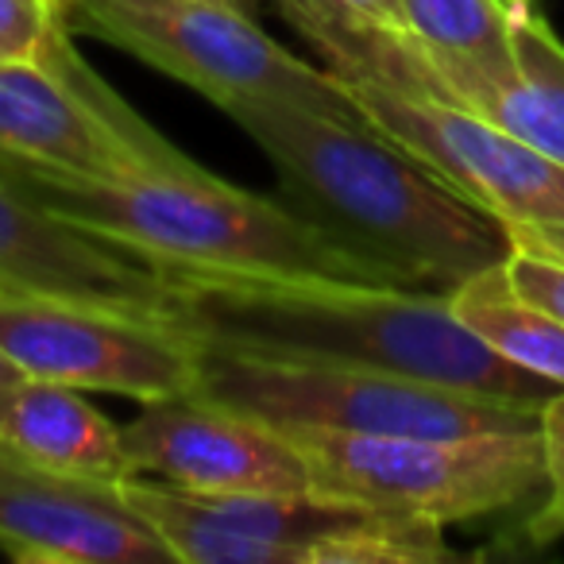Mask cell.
Listing matches in <instances>:
<instances>
[{
    "label": "cell",
    "instance_id": "7402d4cb",
    "mask_svg": "<svg viewBox=\"0 0 564 564\" xmlns=\"http://www.w3.org/2000/svg\"><path fill=\"white\" fill-rule=\"evenodd\" d=\"M510 232L564 259V225H510Z\"/></svg>",
    "mask_w": 564,
    "mask_h": 564
},
{
    "label": "cell",
    "instance_id": "277c9868",
    "mask_svg": "<svg viewBox=\"0 0 564 564\" xmlns=\"http://www.w3.org/2000/svg\"><path fill=\"white\" fill-rule=\"evenodd\" d=\"M202 348L197 399L243 410L279 430L360 433V437H468L538 430L541 410L453 391L410 376L337 364Z\"/></svg>",
    "mask_w": 564,
    "mask_h": 564
},
{
    "label": "cell",
    "instance_id": "30bf717a",
    "mask_svg": "<svg viewBox=\"0 0 564 564\" xmlns=\"http://www.w3.org/2000/svg\"><path fill=\"white\" fill-rule=\"evenodd\" d=\"M345 82V78H340ZM364 120L507 225H564V166L464 105L345 82Z\"/></svg>",
    "mask_w": 564,
    "mask_h": 564
},
{
    "label": "cell",
    "instance_id": "9a60e30c",
    "mask_svg": "<svg viewBox=\"0 0 564 564\" xmlns=\"http://www.w3.org/2000/svg\"><path fill=\"white\" fill-rule=\"evenodd\" d=\"M0 453L89 484L117 487L135 476L117 422H109L78 387L32 376L0 387Z\"/></svg>",
    "mask_w": 564,
    "mask_h": 564
},
{
    "label": "cell",
    "instance_id": "ffe728a7",
    "mask_svg": "<svg viewBox=\"0 0 564 564\" xmlns=\"http://www.w3.org/2000/svg\"><path fill=\"white\" fill-rule=\"evenodd\" d=\"M63 20V0H0V58H40Z\"/></svg>",
    "mask_w": 564,
    "mask_h": 564
},
{
    "label": "cell",
    "instance_id": "4fadbf2b",
    "mask_svg": "<svg viewBox=\"0 0 564 564\" xmlns=\"http://www.w3.org/2000/svg\"><path fill=\"white\" fill-rule=\"evenodd\" d=\"M0 553L20 564L174 561L117 487L55 476L0 453Z\"/></svg>",
    "mask_w": 564,
    "mask_h": 564
},
{
    "label": "cell",
    "instance_id": "52a82bcc",
    "mask_svg": "<svg viewBox=\"0 0 564 564\" xmlns=\"http://www.w3.org/2000/svg\"><path fill=\"white\" fill-rule=\"evenodd\" d=\"M70 35L63 20L40 58H0V159L94 178L194 163L89 70Z\"/></svg>",
    "mask_w": 564,
    "mask_h": 564
},
{
    "label": "cell",
    "instance_id": "44dd1931",
    "mask_svg": "<svg viewBox=\"0 0 564 564\" xmlns=\"http://www.w3.org/2000/svg\"><path fill=\"white\" fill-rule=\"evenodd\" d=\"M282 17H317V20H348V24H371L406 32V9L402 0H274Z\"/></svg>",
    "mask_w": 564,
    "mask_h": 564
},
{
    "label": "cell",
    "instance_id": "2e32d148",
    "mask_svg": "<svg viewBox=\"0 0 564 564\" xmlns=\"http://www.w3.org/2000/svg\"><path fill=\"white\" fill-rule=\"evenodd\" d=\"M448 302L456 317L495 352L564 391V322L525 302L510 286L507 267L495 263L464 279L456 291H448Z\"/></svg>",
    "mask_w": 564,
    "mask_h": 564
},
{
    "label": "cell",
    "instance_id": "8fae6325",
    "mask_svg": "<svg viewBox=\"0 0 564 564\" xmlns=\"http://www.w3.org/2000/svg\"><path fill=\"white\" fill-rule=\"evenodd\" d=\"M120 441L135 476L151 471L194 495H286L322 487L314 464L286 430L197 394L143 402L140 414L120 425Z\"/></svg>",
    "mask_w": 564,
    "mask_h": 564
},
{
    "label": "cell",
    "instance_id": "603a6c76",
    "mask_svg": "<svg viewBox=\"0 0 564 564\" xmlns=\"http://www.w3.org/2000/svg\"><path fill=\"white\" fill-rule=\"evenodd\" d=\"M140 4H182V0H140ZM209 4H228V9H240L259 17V0H209Z\"/></svg>",
    "mask_w": 564,
    "mask_h": 564
},
{
    "label": "cell",
    "instance_id": "e0dca14e",
    "mask_svg": "<svg viewBox=\"0 0 564 564\" xmlns=\"http://www.w3.org/2000/svg\"><path fill=\"white\" fill-rule=\"evenodd\" d=\"M406 32L425 47L499 66L514 58L510 17L495 0H402Z\"/></svg>",
    "mask_w": 564,
    "mask_h": 564
},
{
    "label": "cell",
    "instance_id": "3957f363",
    "mask_svg": "<svg viewBox=\"0 0 564 564\" xmlns=\"http://www.w3.org/2000/svg\"><path fill=\"white\" fill-rule=\"evenodd\" d=\"M28 197L55 217L163 267H194L263 279H337L387 286L322 228L251 189L228 186L205 166L140 171L117 178L66 174L0 159Z\"/></svg>",
    "mask_w": 564,
    "mask_h": 564
},
{
    "label": "cell",
    "instance_id": "d4e9b609",
    "mask_svg": "<svg viewBox=\"0 0 564 564\" xmlns=\"http://www.w3.org/2000/svg\"><path fill=\"white\" fill-rule=\"evenodd\" d=\"M17 379H24V371L17 368V364L9 360V356L0 352V387H9V383H17Z\"/></svg>",
    "mask_w": 564,
    "mask_h": 564
},
{
    "label": "cell",
    "instance_id": "7a4b0ae2",
    "mask_svg": "<svg viewBox=\"0 0 564 564\" xmlns=\"http://www.w3.org/2000/svg\"><path fill=\"white\" fill-rule=\"evenodd\" d=\"M228 117L279 174L282 202L387 286L456 291L510 256V225L371 124L286 101H248Z\"/></svg>",
    "mask_w": 564,
    "mask_h": 564
},
{
    "label": "cell",
    "instance_id": "8992f818",
    "mask_svg": "<svg viewBox=\"0 0 564 564\" xmlns=\"http://www.w3.org/2000/svg\"><path fill=\"white\" fill-rule=\"evenodd\" d=\"M286 433L314 464L325 491L383 502L441 525L507 514L545 495V448L538 430L468 437Z\"/></svg>",
    "mask_w": 564,
    "mask_h": 564
},
{
    "label": "cell",
    "instance_id": "ba28073f",
    "mask_svg": "<svg viewBox=\"0 0 564 564\" xmlns=\"http://www.w3.org/2000/svg\"><path fill=\"white\" fill-rule=\"evenodd\" d=\"M0 352L32 379L140 406L194 394L202 376V348L163 317L43 294H0Z\"/></svg>",
    "mask_w": 564,
    "mask_h": 564
},
{
    "label": "cell",
    "instance_id": "9c48e42d",
    "mask_svg": "<svg viewBox=\"0 0 564 564\" xmlns=\"http://www.w3.org/2000/svg\"><path fill=\"white\" fill-rule=\"evenodd\" d=\"M117 491L166 541L174 561L186 564H310L322 541L417 518L325 487L286 495H194L163 479L128 476Z\"/></svg>",
    "mask_w": 564,
    "mask_h": 564
},
{
    "label": "cell",
    "instance_id": "ac0fdd59",
    "mask_svg": "<svg viewBox=\"0 0 564 564\" xmlns=\"http://www.w3.org/2000/svg\"><path fill=\"white\" fill-rule=\"evenodd\" d=\"M541 448H545V495L525 514L522 533L530 545L564 538V391L541 406Z\"/></svg>",
    "mask_w": 564,
    "mask_h": 564
},
{
    "label": "cell",
    "instance_id": "5b68a950",
    "mask_svg": "<svg viewBox=\"0 0 564 564\" xmlns=\"http://www.w3.org/2000/svg\"><path fill=\"white\" fill-rule=\"evenodd\" d=\"M63 17L70 32L97 35L109 47L128 51L225 112L248 101H286L348 124H368L352 89L329 66L322 70L291 55L251 12L209 0H63Z\"/></svg>",
    "mask_w": 564,
    "mask_h": 564
},
{
    "label": "cell",
    "instance_id": "5bb4252c",
    "mask_svg": "<svg viewBox=\"0 0 564 564\" xmlns=\"http://www.w3.org/2000/svg\"><path fill=\"white\" fill-rule=\"evenodd\" d=\"M510 63L487 66L414 40L406 94L464 105L564 166V43L530 12L510 20Z\"/></svg>",
    "mask_w": 564,
    "mask_h": 564
},
{
    "label": "cell",
    "instance_id": "cb8c5ba5",
    "mask_svg": "<svg viewBox=\"0 0 564 564\" xmlns=\"http://www.w3.org/2000/svg\"><path fill=\"white\" fill-rule=\"evenodd\" d=\"M502 12H507L510 20H518V17H530L533 12V0H495Z\"/></svg>",
    "mask_w": 564,
    "mask_h": 564
},
{
    "label": "cell",
    "instance_id": "6da1fadb",
    "mask_svg": "<svg viewBox=\"0 0 564 564\" xmlns=\"http://www.w3.org/2000/svg\"><path fill=\"white\" fill-rule=\"evenodd\" d=\"M163 322L194 345L271 360L410 376L453 391L545 406L561 387L510 364L456 317L448 294L337 279H263L166 267Z\"/></svg>",
    "mask_w": 564,
    "mask_h": 564
},
{
    "label": "cell",
    "instance_id": "7c38bea8",
    "mask_svg": "<svg viewBox=\"0 0 564 564\" xmlns=\"http://www.w3.org/2000/svg\"><path fill=\"white\" fill-rule=\"evenodd\" d=\"M0 294H43L163 317L171 282L163 263L55 217L0 174Z\"/></svg>",
    "mask_w": 564,
    "mask_h": 564
},
{
    "label": "cell",
    "instance_id": "d6986e66",
    "mask_svg": "<svg viewBox=\"0 0 564 564\" xmlns=\"http://www.w3.org/2000/svg\"><path fill=\"white\" fill-rule=\"evenodd\" d=\"M510 243H514V248L502 259L510 286H514L525 302H533V306H541L545 314L564 322V259L538 248V243L522 240V236H514V232H510Z\"/></svg>",
    "mask_w": 564,
    "mask_h": 564
}]
</instances>
